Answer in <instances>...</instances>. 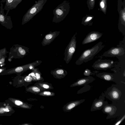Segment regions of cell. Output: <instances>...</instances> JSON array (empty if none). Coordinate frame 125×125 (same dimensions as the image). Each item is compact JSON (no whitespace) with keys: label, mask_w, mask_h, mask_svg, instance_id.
<instances>
[{"label":"cell","mask_w":125,"mask_h":125,"mask_svg":"<svg viewBox=\"0 0 125 125\" xmlns=\"http://www.w3.org/2000/svg\"><path fill=\"white\" fill-rule=\"evenodd\" d=\"M103 43L102 42H100L91 48L84 50L76 61V64L80 65L92 60L104 47Z\"/></svg>","instance_id":"1"},{"label":"cell","mask_w":125,"mask_h":125,"mask_svg":"<svg viewBox=\"0 0 125 125\" xmlns=\"http://www.w3.org/2000/svg\"><path fill=\"white\" fill-rule=\"evenodd\" d=\"M69 8V3L66 0L59 5L53 10L52 22L59 23L63 20L68 13Z\"/></svg>","instance_id":"2"},{"label":"cell","mask_w":125,"mask_h":125,"mask_svg":"<svg viewBox=\"0 0 125 125\" xmlns=\"http://www.w3.org/2000/svg\"><path fill=\"white\" fill-rule=\"evenodd\" d=\"M47 0H38L27 11L23 16L22 20V25L29 21L34 16L40 12Z\"/></svg>","instance_id":"3"},{"label":"cell","mask_w":125,"mask_h":125,"mask_svg":"<svg viewBox=\"0 0 125 125\" xmlns=\"http://www.w3.org/2000/svg\"><path fill=\"white\" fill-rule=\"evenodd\" d=\"M42 62L41 61L37 60L31 63L6 70L1 73L0 75L14 73L21 74L29 70L32 71L34 69L35 67L40 64Z\"/></svg>","instance_id":"4"},{"label":"cell","mask_w":125,"mask_h":125,"mask_svg":"<svg viewBox=\"0 0 125 125\" xmlns=\"http://www.w3.org/2000/svg\"><path fill=\"white\" fill-rule=\"evenodd\" d=\"M29 48L18 44L14 45L10 49L8 61L10 62L13 58L20 59L28 54Z\"/></svg>","instance_id":"5"},{"label":"cell","mask_w":125,"mask_h":125,"mask_svg":"<svg viewBox=\"0 0 125 125\" xmlns=\"http://www.w3.org/2000/svg\"><path fill=\"white\" fill-rule=\"evenodd\" d=\"M77 33L72 37L70 42L65 50L64 60L68 64L71 60L76 49V35Z\"/></svg>","instance_id":"6"},{"label":"cell","mask_w":125,"mask_h":125,"mask_svg":"<svg viewBox=\"0 0 125 125\" xmlns=\"http://www.w3.org/2000/svg\"><path fill=\"white\" fill-rule=\"evenodd\" d=\"M125 46L121 45L116 47H112L103 54V55L108 57H116L118 58L123 56L125 54Z\"/></svg>","instance_id":"7"},{"label":"cell","mask_w":125,"mask_h":125,"mask_svg":"<svg viewBox=\"0 0 125 125\" xmlns=\"http://www.w3.org/2000/svg\"><path fill=\"white\" fill-rule=\"evenodd\" d=\"M0 23L8 29L11 30L13 27L11 17L5 14L3 4L1 2L0 6Z\"/></svg>","instance_id":"8"},{"label":"cell","mask_w":125,"mask_h":125,"mask_svg":"<svg viewBox=\"0 0 125 125\" xmlns=\"http://www.w3.org/2000/svg\"><path fill=\"white\" fill-rule=\"evenodd\" d=\"M114 64L112 60L99 59L94 63L92 67L95 69L105 70L113 67Z\"/></svg>","instance_id":"9"},{"label":"cell","mask_w":125,"mask_h":125,"mask_svg":"<svg viewBox=\"0 0 125 125\" xmlns=\"http://www.w3.org/2000/svg\"><path fill=\"white\" fill-rule=\"evenodd\" d=\"M12 107L26 109L31 108V106L22 100L10 97L5 101Z\"/></svg>","instance_id":"10"},{"label":"cell","mask_w":125,"mask_h":125,"mask_svg":"<svg viewBox=\"0 0 125 125\" xmlns=\"http://www.w3.org/2000/svg\"><path fill=\"white\" fill-rule=\"evenodd\" d=\"M13 107L6 102L0 103V116H9L15 113V111Z\"/></svg>","instance_id":"11"},{"label":"cell","mask_w":125,"mask_h":125,"mask_svg":"<svg viewBox=\"0 0 125 125\" xmlns=\"http://www.w3.org/2000/svg\"><path fill=\"white\" fill-rule=\"evenodd\" d=\"M103 34L97 31H92L86 36L82 42L83 45L91 43L97 40L102 36Z\"/></svg>","instance_id":"12"},{"label":"cell","mask_w":125,"mask_h":125,"mask_svg":"<svg viewBox=\"0 0 125 125\" xmlns=\"http://www.w3.org/2000/svg\"><path fill=\"white\" fill-rule=\"evenodd\" d=\"M60 31L50 32L49 33L46 34L42 42V45L45 46L51 43L60 34Z\"/></svg>","instance_id":"13"},{"label":"cell","mask_w":125,"mask_h":125,"mask_svg":"<svg viewBox=\"0 0 125 125\" xmlns=\"http://www.w3.org/2000/svg\"><path fill=\"white\" fill-rule=\"evenodd\" d=\"M94 79L93 77L90 76L81 78L78 80L76 82L71 84L70 87H72L85 85L92 82Z\"/></svg>","instance_id":"14"},{"label":"cell","mask_w":125,"mask_h":125,"mask_svg":"<svg viewBox=\"0 0 125 125\" xmlns=\"http://www.w3.org/2000/svg\"><path fill=\"white\" fill-rule=\"evenodd\" d=\"M51 73L55 78L60 79L64 78L67 74V72L63 69L57 68L51 71Z\"/></svg>","instance_id":"15"},{"label":"cell","mask_w":125,"mask_h":125,"mask_svg":"<svg viewBox=\"0 0 125 125\" xmlns=\"http://www.w3.org/2000/svg\"><path fill=\"white\" fill-rule=\"evenodd\" d=\"M85 100L84 99L71 102L65 105L63 107V110L65 112L70 111L73 108L79 105Z\"/></svg>","instance_id":"16"},{"label":"cell","mask_w":125,"mask_h":125,"mask_svg":"<svg viewBox=\"0 0 125 125\" xmlns=\"http://www.w3.org/2000/svg\"><path fill=\"white\" fill-rule=\"evenodd\" d=\"M29 75L31 77L33 81L39 82L43 81L41 74L38 68H34Z\"/></svg>","instance_id":"17"},{"label":"cell","mask_w":125,"mask_h":125,"mask_svg":"<svg viewBox=\"0 0 125 125\" xmlns=\"http://www.w3.org/2000/svg\"><path fill=\"white\" fill-rule=\"evenodd\" d=\"M34 85L38 87L42 91L49 90L54 88L51 84L47 82H38L35 83Z\"/></svg>","instance_id":"18"},{"label":"cell","mask_w":125,"mask_h":125,"mask_svg":"<svg viewBox=\"0 0 125 125\" xmlns=\"http://www.w3.org/2000/svg\"><path fill=\"white\" fill-rule=\"evenodd\" d=\"M109 94L111 98L114 100L119 99L121 94V92L117 89L115 87L113 88Z\"/></svg>","instance_id":"19"},{"label":"cell","mask_w":125,"mask_h":125,"mask_svg":"<svg viewBox=\"0 0 125 125\" xmlns=\"http://www.w3.org/2000/svg\"><path fill=\"white\" fill-rule=\"evenodd\" d=\"M25 90L27 92H30L35 94H38L42 91L39 88L34 85L26 87Z\"/></svg>","instance_id":"20"},{"label":"cell","mask_w":125,"mask_h":125,"mask_svg":"<svg viewBox=\"0 0 125 125\" xmlns=\"http://www.w3.org/2000/svg\"><path fill=\"white\" fill-rule=\"evenodd\" d=\"M104 104V101L102 99H99L94 102L91 109L92 111L99 110L102 108Z\"/></svg>","instance_id":"21"},{"label":"cell","mask_w":125,"mask_h":125,"mask_svg":"<svg viewBox=\"0 0 125 125\" xmlns=\"http://www.w3.org/2000/svg\"><path fill=\"white\" fill-rule=\"evenodd\" d=\"M116 110L115 107L113 106L107 105L105 106L104 109V111L105 113L111 115H113Z\"/></svg>","instance_id":"22"},{"label":"cell","mask_w":125,"mask_h":125,"mask_svg":"<svg viewBox=\"0 0 125 125\" xmlns=\"http://www.w3.org/2000/svg\"><path fill=\"white\" fill-rule=\"evenodd\" d=\"M112 74L106 73H100L98 74V76L101 78L108 81H111L113 80V75Z\"/></svg>","instance_id":"23"},{"label":"cell","mask_w":125,"mask_h":125,"mask_svg":"<svg viewBox=\"0 0 125 125\" xmlns=\"http://www.w3.org/2000/svg\"><path fill=\"white\" fill-rule=\"evenodd\" d=\"M13 1L14 0H6L5 6L3 9L4 10H7L6 14V15H7L9 12L13 4Z\"/></svg>","instance_id":"24"},{"label":"cell","mask_w":125,"mask_h":125,"mask_svg":"<svg viewBox=\"0 0 125 125\" xmlns=\"http://www.w3.org/2000/svg\"><path fill=\"white\" fill-rule=\"evenodd\" d=\"M39 95L44 96H54L55 93L53 92H51L47 90H43L39 93Z\"/></svg>","instance_id":"25"},{"label":"cell","mask_w":125,"mask_h":125,"mask_svg":"<svg viewBox=\"0 0 125 125\" xmlns=\"http://www.w3.org/2000/svg\"><path fill=\"white\" fill-rule=\"evenodd\" d=\"M8 52L5 48L0 50V59L3 56L6 55L7 54Z\"/></svg>","instance_id":"26"},{"label":"cell","mask_w":125,"mask_h":125,"mask_svg":"<svg viewBox=\"0 0 125 125\" xmlns=\"http://www.w3.org/2000/svg\"><path fill=\"white\" fill-rule=\"evenodd\" d=\"M22 0H14L13 4L10 10L15 9L16 7Z\"/></svg>","instance_id":"27"},{"label":"cell","mask_w":125,"mask_h":125,"mask_svg":"<svg viewBox=\"0 0 125 125\" xmlns=\"http://www.w3.org/2000/svg\"><path fill=\"white\" fill-rule=\"evenodd\" d=\"M7 56L6 55L4 56L0 59V66L1 67L4 66L5 64L4 63L5 59Z\"/></svg>","instance_id":"28"},{"label":"cell","mask_w":125,"mask_h":125,"mask_svg":"<svg viewBox=\"0 0 125 125\" xmlns=\"http://www.w3.org/2000/svg\"><path fill=\"white\" fill-rule=\"evenodd\" d=\"M24 81L27 82H31L32 81V79L31 77L29 75L27 76L24 77Z\"/></svg>","instance_id":"29"},{"label":"cell","mask_w":125,"mask_h":125,"mask_svg":"<svg viewBox=\"0 0 125 125\" xmlns=\"http://www.w3.org/2000/svg\"><path fill=\"white\" fill-rule=\"evenodd\" d=\"M91 73L90 70L86 69L85 70L84 73V74L85 76H88Z\"/></svg>","instance_id":"30"},{"label":"cell","mask_w":125,"mask_h":125,"mask_svg":"<svg viewBox=\"0 0 125 125\" xmlns=\"http://www.w3.org/2000/svg\"><path fill=\"white\" fill-rule=\"evenodd\" d=\"M125 115H124L121 119L117 122L115 124V125H118L119 124L125 119Z\"/></svg>","instance_id":"31"},{"label":"cell","mask_w":125,"mask_h":125,"mask_svg":"<svg viewBox=\"0 0 125 125\" xmlns=\"http://www.w3.org/2000/svg\"><path fill=\"white\" fill-rule=\"evenodd\" d=\"M6 70V68L4 67H0V74Z\"/></svg>","instance_id":"32"},{"label":"cell","mask_w":125,"mask_h":125,"mask_svg":"<svg viewBox=\"0 0 125 125\" xmlns=\"http://www.w3.org/2000/svg\"><path fill=\"white\" fill-rule=\"evenodd\" d=\"M92 17H88L86 20L85 21V22H88L89 21H90L92 19Z\"/></svg>","instance_id":"33"},{"label":"cell","mask_w":125,"mask_h":125,"mask_svg":"<svg viewBox=\"0 0 125 125\" xmlns=\"http://www.w3.org/2000/svg\"><path fill=\"white\" fill-rule=\"evenodd\" d=\"M101 7L102 8H103L104 7V3L103 2H101L100 4Z\"/></svg>","instance_id":"34"},{"label":"cell","mask_w":125,"mask_h":125,"mask_svg":"<svg viewBox=\"0 0 125 125\" xmlns=\"http://www.w3.org/2000/svg\"><path fill=\"white\" fill-rule=\"evenodd\" d=\"M31 125V124H29V123H24V124H21V125Z\"/></svg>","instance_id":"35"},{"label":"cell","mask_w":125,"mask_h":125,"mask_svg":"<svg viewBox=\"0 0 125 125\" xmlns=\"http://www.w3.org/2000/svg\"><path fill=\"white\" fill-rule=\"evenodd\" d=\"M6 0H1L0 1V2L2 3L5 2H6Z\"/></svg>","instance_id":"36"},{"label":"cell","mask_w":125,"mask_h":125,"mask_svg":"<svg viewBox=\"0 0 125 125\" xmlns=\"http://www.w3.org/2000/svg\"><path fill=\"white\" fill-rule=\"evenodd\" d=\"M123 18L124 21H125V16H123Z\"/></svg>","instance_id":"37"},{"label":"cell","mask_w":125,"mask_h":125,"mask_svg":"<svg viewBox=\"0 0 125 125\" xmlns=\"http://www.w3.org/2000/svg\"><path fill=\"white\" fill-rule=\"evenodd\" d=\"M123 15L124 16H125V13H124L123 14Z\"/></svg>","instance_id":"38"},{"label":"cell","mask_w":125,"mask_h":125,"mask_svg":"<svg viewBox=\"0 0 125 125\" xmlns=\"http://www.w3.org/2000/svg\"><path fill=\"white\" fill-rule=\"evenodd\" d=\"M91 1H93L94 0H91Z\"/></svg>","instance_id":"39"},{"label":"cell","mask_w":125,"mask_h":125,"mask_svg":"<svg viewBox=\"0 0 125 125\" xmlns=\"http://www.w3.org/2000/svg\"><path fill=\"white\" fill-rule=\"evenodd\" d=\"M0 103H1V102H0Z\"/></svg>","instance_id":"40"},{"label":"cell","mask_w":125,"mask_h":125,"mask_svg":"<svg viewBox=\"0 0 125 125\" xmlns=\"http://www.w3.org/2000/svg\"></svg>","instance_id":"41"}]
</instances>
